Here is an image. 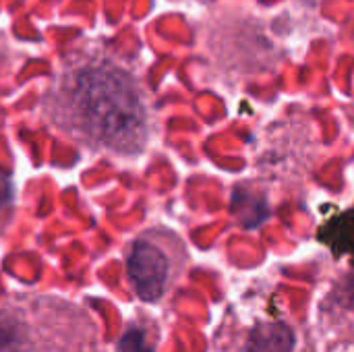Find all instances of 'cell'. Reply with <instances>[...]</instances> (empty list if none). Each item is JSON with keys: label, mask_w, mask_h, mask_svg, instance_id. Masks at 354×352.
Masks as SVG:
<instances>
[{"label": "cell", "mask_w": 354, "mask_h": 352, "mask_svg": "<svg viewBox=\"0 0 354 352\" xmlns=\"http://www.w3.org/2000/svg\"><path fill=\"white\" fill-rule=\"evenodd\" d=\"M48 124L89 151L133 158L149 143V104L116 56L81 50L64 58L41 98Z\"/></svg>", "instance_id": "cell-1"}, {"label": "cell", "mask_w": 354, "mask_h": 352, "mask_svg": "<svg viewBox=\"0 0 354 352\" xmlns=\"http://www.w3.org/2000/svg\"><path fill=\"white\" fill-rule=\"evenodd\" d=\"M0 352H108L104 328L83 305L46 293L0 297Z\"/></svg>", "instance_id": "cell-2"}, {"label": "cell", "mask_w": 354, "mask_h": 352, "mask_svg": "<svg viewBox=\"0 0 354 352\" xmlns=\"http://www.w3.org/2000/svg\"><path fill=\"white\" fill-rule=\"evenodd\" d=\"M124 263L135 295L145 303H158L185 272L187 247L176 232L156 226L133 239Z\"/></svg>", "instance_id": "cell-3"}, {"label": "cell", "mask_w": 354, "mask_h": 352, "mask_svg": "<svg viewBox=\"0 0 354 352\" xmlns=\"http://www.w3.org/2000/svg\"><path fill=\"white\" fill-rule=\"evenodd\" d=\"M297 338L284 322H259L247 336L243 352H295Z\"/></svg>", "instance_id": "cell-4"}, {"label": "cell", "mask_w": 354, "mask_h": 352, "mask_svg": "<svg viewBox=\"0 0 354 352\" xmlns=\"http://www.w3.org/2000/svg\"><path fill=\"white\" fill-rule=\"evenodd\" d=\"M319 241L332 249L334 255L354 257V205L330 218L319 228Z\"/></svg>", "instance_id": "cell-5"}]
</instances>
